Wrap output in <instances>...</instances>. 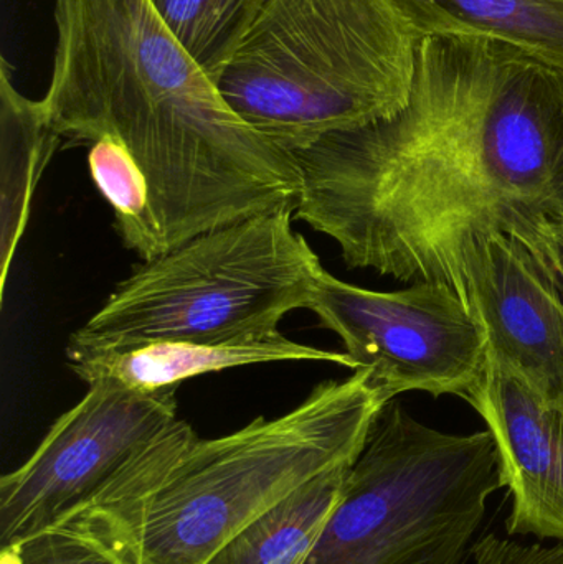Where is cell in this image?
<instances>
[{
	"mask_svg": "<svg viewBox=\"0 0 563 564\" xmlns=\"http://www.w3.org/2000/svg\"><path fill=\"white\" fill-rule=\"evenodd\" d=\"M387 403L360 368L227 436L198 440L175 420L65 527L101 540L126 564H207L294 490L356 463Z\"/></svg>",
	"mask_w": 563,
	"mask_h": 564,
	"instance_id": "cell-3",
	"label": "cell"
},
{
	"mask_svg": "<svg viewBox=\"0 0 563 564\" xmlns=\"http://www.w3.org/2000/svg\"><path fill=\"white\" fill-rule=\"evenodd\" d=\"M2 134V292L10 263L29 220L33 192L62 135L50 121L42 99L26 98L12 82L7 59L0 66Z\"/></svg>",
	"mask_w": 563,
	"mask_h": 564,
	"instance_id": "cell-13",
	"label": "cell"
},
{
	"mask_svg": "<svg viewBox=\"0 0 563 564\" xmlns=\"http://www.w3.org/2000/svg\"><path fill=\"white\" fill-rule=\"evenodd\" d=\"M0 564H126L83 530L58 527L0 549Z\"/></svg>",
	"mask_w": 563,
	"mask_h": 564,
	"instance_id": "cell-15",
	"label": "cell"
},
{
	"mask_svg": "<svg viewBox=\"0 0 563 564\" xmlns=\"http://www.w3.org/2000/svg\"><path fill=\"white\" fill-rule=\"evenodd\" d=\"M274 361H326L357 370L353 358L344 351L297 344L283 334L251 344L152 341L141 347L91 355L68 364L73 373L86 384L108 380L142 393H159L177 390L182 381L201 375Z\"/></svg>",
	"mask_w": 563,
	"mask_h": 564,
	"instance_id": "cell-11",
	"label": "cell"
},
{
	"mask_svg": "<svg viewBox=\"0 0 563 564\" xmlns=\"http://www.w3.org/2000/svg\"><path fill=\"white\" fill-rule=\"evenodd\" d=\"M175 39L218 82L268 0H151Z\"/></svg>",
	"mask_w": 563,
	"mask_h": 564,
	"instance_id": "cell-14",
	"label": "cell"
},
{
	"mask_svg": "<svg viewBox=\"0 0 563 564\" xmlns=\"http://www.w3.org/2000/svg\"><path fill=\"white\" fill-rule=\"evenodd\" d=\"M468 401L495 437L502 489L512 499L509 536L563 542V406L488 358Z\"/></svg>",
	"mask_w": 563,
	"mask_h": 564,
	"instance_id": "cell-10",
	"label": "cell"
},
{
	"mask_svg": "<svg viewBox=\"0 0 563 564\" xmlns=\"http://www.w3.org/2000/svg\"><path fill=\"white\" fill-rule=\"evenodd\" d=\"M88 387L0 480V549L68 525L177 420L175 390L142 393L108 380Z\"/></svg>",
	"mask_w": 563,
	"mask_h": 564,
	"instance_id": "cell-8",
	"label": "cell"
},
{
	"mask_svg": "<svg viewBox=\"0 0 563 564\" xmlns=\"http://www.w3.org/2000/svg\"><path fill=\"white\" fill-rule=\"evenodd\" d=\"M551 273L554 274L563 294V220L549 225L542 237L541 253Z\"/></svg>",
	"mask_w": 563,
	"mask_h": 564,
	"instance_id": "cell-17",
	"label": "cell"
},
{
	"mask_svg": "<svg viewBox=\"0 0 563 564\" xmlns=\"http://www.w3.org/2000/svg\"><path fill=\"white\" fill-rule=\"evenodd\" d=\"M472 558L475 564H563V542L522 543L488 533L473 543Z\"/></svg>",
	"mask_w": 563,
	"mask_h": 564,
	"instance_id": "cell-16",
	"label": "cell"
},
{
	"mask_svg": "<svg viewBox=\"0 0 563 564\" xmlns=\"http://www.w3.org/2000/svg\"><path fill=\"white\" fill-rule=\"evenodd\" d=\"M310 311L389 401L410 391L466 400L488 365L483 328L462 295L443 282L380 292L323 270Z\"/></svg>",
	"mask_w": 563,
	"mask_h": 564,
	"instance_id": "cell-7",
	"label": "cell"
},
{
	"mask_svg": "<svg viewBox=\"0 0 563 564\" xmlns=\"http://www.w3.org/2000/svg\"><path fill=\"white\" fill-rule=\"evenodd\" d=\"M419 43L392 0H268L217 85L248 126L294 155L399 112Z\"/></svg>",
	"mask_w": 563,
	"mask_h": 564,
	"instance_id": "cell-4",
	"label": "cell"
},
{
	"mask_svg": "<svg viewBox=\"0 0 563 564\" xmlns=\"http://www.w3.org/2000/svg\"><path fill=\"white\" fill-rule=\"evenodd\" d=\"M499 489L491 431L445 433L390 401L303 564H463Z\"/></svg>",
	"mask_w": 563,
	"mask_h": 564,
	"instance_id": "cell-6",
	"label": "cell"
},
{
	"mask_svg": "<svg viewBox=\"0 0 563 564\" xmlns=\"http://www.w3.org/2000/svg\"><path fill=\"white\" fill-rule=\"evenodd\" d=\"M456 292L488 358L563 406V294L545 261L511 235H476L459 253Z\"/></svg>",
	"mask_w": 563,
	"mask_h": 564,
	"instance_id": "cell-9",
	"label": "cell"
},
{
	"mask_svg": "<svg viewBox=\"0 0 563 564\" xmlns=\"http://www.w3.org/2000/svg\"><path fill=\"white\" fill-rule=\"evenodd\" d=\"M420 39L465 35L518 50L563 75V0H392Z\"/></svg>",
	"mask_w": 563,
	"mask_h": 564,
	"instance_id": "cell-12",
	"label": "cell"
},
{
	"mask_svg": "<svg viewBox=\"0 0 563 564\" xmlns=\"http://www.w3.org/2000/svg\"><path fill=\"white\" fill-rule=\"evenodd\" d=\"M294 210L198 235L144 261L69 335L68 361L152 341L251 344L278 337L284 315L310 308L324 270Z\"/></svg>",
	"mask_w": 563,
	"mask_h": 564,
	"instance_id": "cell-5",
	"label": "cell"
},
{
	"mask_svg": "<svg viewBox=\"0 0 563 564\" xmlns=\"http://www.w3.org/2000/svg\"><path fill=\"white\" fill-rule=\"evenodd\" d=\"M43 105L63 139H112L141 169L164 253L303 192L291 152L248 126L151 0H55Z\"/></svg>",
	"mask_w": 563,
	"mask_h": 564,
	"instance_id": "cell-2",
	"label": "cell"
},
{
	"mask_svg": "<svg viewBox=\"0 0 563 564\" xmlns=\"http://www.w3.org/2000/svg\"><path fill=\"white\" fill-rule=\"evenodd\" d=\"M294 158V214L347 267L456 291L476 235H511L539 254L563 220V75L491 40L423 36L399 112Z\"/></svg>",
	"mask_w": 563,
	"mask_h": 564,
	"instance_id": "cell-1",
	"label": "cell"
}]
</instances>
